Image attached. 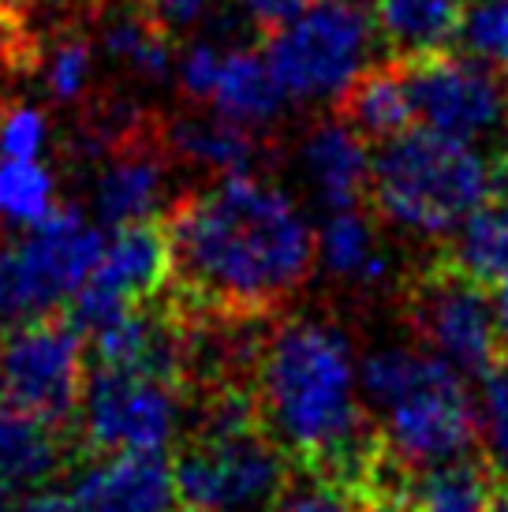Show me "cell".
<instances>
[{"label": "cell", "mask_w": 508, "mask_h": 512, "mask_svg": "<svg viewBox=\"0 0 508 512\" xmlns=\"http://www.w3.org/2000/svg\"><path fill=\"white\" fill-rule=\"evenodd\" d=\"M172 281L202 314L258 318L311 277L314 228L284 187L251 172L217 176L172 206Z\"/></svg>", "instance_id": "cell-1"}, {"label": "cell", "mask_w": 508, "mask_h": 512, "mask_svg": "<svg viewBox=\"0 0 508 512\" xmlns=\"http://www.w3.org/2000/svg\"><path fill=\"white\" fill-rule=\"evenodd\" d=\"M254 412L288 460L325 471L363 498L381 449L367 430L352 337L314 314L284 318L254 352Z\"/></svg>", "instance_id": "cell-2"}, {"label": "cell", "mask_w": 508, "mask_h": 512, "mask_svg": "<svg viewBox=\"0 0 508 512\" xmlns=\"http://www.w3.org/2000/svg\"><path fill=\"white\" fill-rule=\"evenodd\" d=\"M367 412L378 415V449L400 475L464 460L479 441V412L460 370L426 344H381L359 359Z\"/></svg>", "instance_id": "cell-3"}, {"label": "cell", "mask_w": 508, "mask_h": 512, "mask_svg": "<svg viewBox=\"0 0 508 512\" xmlns=\"http://www.w3.org/2000/svg\"><path fill=\"white\" fill-rule=\"evenodd\" d=\"M505 184V157L415 124L378 143L367 199L400 232L445 240Z\"/></svg>", "instance_id": "cell-4"}, {"label": "cell", "mask_w": 508, "mask_h": 512, "mask_svg": "<svg viewBox=\"0 0 508 512\" xmlns=\"http://www.w3.org/2000/svg\"><path fill=\"white\" fill-rule=\"evenodd\" d=\"M191 512H269L288 486V453L269 438L251 389L217 385L172 460Z\"/></svg>", "instance_id": "cell-5"}, {"label": "cell", "mask_w": 508, "mask_h": 512, "mask_svg": "<svg viewBox=\"0 0 508 512\" xmlns=\"http://www.w3.org/2000/svg\"><path fill=\"white\" fill-rule=\"evenodd\" d=\"M378 45L370 0H307L269 34L266 60L288 101L333 105L370 72Z\"/></svg>", "instance_id": "cell-6"}, {"label": "cell", "mask_w": 508, "mask_h": 512, "mask_svg": "<svg viewBox=\"0 0 508 512\" xmlns=\"http://www.w3.org/2000/svg\"><path fill=\"white\" fill-rule=\"evenodd\" d=\"M98 221L75 206H57L38 225L0 243V333L53 318L86 285L101 251Z\"/></svg>", "instance_id": "cell-7"}, {"label": "cell", "mask_w": 508, "mask_h": 512, "mask_svg": "<svg viewBox=\"0 0 508 512\" xmlns=\"http://www.w3.org/2000/svg\"><path fill=\"white\" fill-rule=\"evenodd\" d=\"M79 427L94 453H165L184 427V382L165 370L90 363Z\"/></svg>", "instance_id": "cell-8"}, {"label": "cell", "mask_w": 508, "mask_h": 512, "mask_svg": "<svg viewBox=\"0 0 508 512\" xmlns=\"http://www.w3.org/2000/svg\"><path fill=\"white\" fill-rule=\"evenodd\" d=\"M415 124L508 161V83L497 68L460 53L404 64Z\"/></svg>", "instance_id": "cell-9"}, {"label": "cell", "mask_w": 508, "mask_h": 512, "mask_svg": "<svg viewBox=\"0 0 508 512\" xmlns=\"http://www.w3.org/2000/svg\"><path fill=\"white\" fill-rule=\"evenodd\" d=\"M86 374V337L68 318H38L0 333V400L49 427L79 415Z\"/></svg>", "instance_id": "cell-10"}, {"label": "cell", "mask_w": 508, "mask_h": 512, "mask_svg": "<svg viewBox=\"0 0 508 512\" xmlns=\"http://www.w3.org/2000/svg\"><path fill=\"white\" fill-rule=\"evenodd\" d=\"M172 281V247L169 232L157 221L109 228L101 240L98 262L71 299L68 322L83 337L116 322L120 314L135 311Z\"/></svg>", "instance_id": "cell-11"}, {"label": "cell", "mask_w": 508, "mask_h": 512, "mask_svg": "<svg viewBox=\"0 0 508 512\" xmlns=\"http://www.w3.org/2000/svg\"><path fill=\"white\" fill-rule=\"evenodd\" d=\"M411 322L419 341L460 370L464 378H482L497 367L501 356V326L497 303L486 288L467 281L445 262L430 270L411 292Z\"/></svg>", "instance_id": "cell-12"}, {"label": "cell", "mask_w": 508, "mask_h": 512, "mask_svg": "<svg viewBox=\"0 0 508 512\" xmlns=\"http://www.w3.org/2000/svg\"><path fill=\"white\" fill-rule=\"evenodd\" d=\"M176 83L202 109L247 131L273 128L288 105L266 53L251 45H221L210 38L187 45L176 60Z\"/></svg>", "instance_id": "cell-13"}, {"label": "cell", "mask_w": 508, "mask_h": 512, "mask_svg": "<svg viewBox=\"0 0 508 512\" xmlns=\"http://www.w3.org/2000/svg\"><path fill=\"white\" fill-rule=\"evenodd\" d=\"M75 512H180L176 471L161 453H98L71 479Z\"/></svg>", "instance_id": "cell-14"}, {"label": "cell", "mask_w": 508, "mask_h": 512, "mask_svg": "<svg viewBox=\"0 0 508 512\" xmlns=\"http://www.w3.org/2000/svg\"><path fill=\"white\" fill-rule=\"evenodd\" d=\"M169 191V165L154 146H109L90 180V217L101 228H124L154 221Z\"/></svg>", "instance_id": "cell-15"}, {"label": "cell", "mask_w": 508, "mask_h": 512, "mask_svg": "<svg viewBox=\"0 0 508 512\" xmlns=\"http://www.w3.org/2000/svg\"><path fill=\"white\" fill-rule=\"evenodd\" d=\"M370 143L348 120H322L314 124L296 150V172L311 199L329 210H348L370 195Z\"/></svg>", "instance_id": "cell-16"}, {"label": "cell", "mask_w": 508, "mask_h": 512, "mask_svg": "<svg viewBox=\"0 0 508 512\" xmlns=\"http://www.w3.org/2000/svg\"><path fill=\"white\" fill-rule=\"evenodd\" d=\"M314 251L322 270L352 288H381L393 277V258L381 247V236L359 206L329 210L314 228Z\"/></svg>", "instance_id": "cell-17"}, {"label": "cell", "mask_w": 508, "mask_h": 512, "mask_svg": "<svg viewBox=\"0 0 508 512\" xmlns=\"http://www.w3.org/2000/svg\"><path fill=\"white\" fill-rule=\"evenodd\" d=\"M378 42L393 60L408 64L445 53L460 38L464 0H370Z\"/></svg>", "instance_id": "cell-18"}, {"label": "cell", "mask_w": 508, "mask_h": 512, "mask_svg": "<svg viewBox=\"0 0 508 512\" xmlns=\"http://www.w3.org/2000/svg\"><path fill=\"white\" fill-rule=\"evenodd\" d=\"M494 479L497 475L486 460L464 456V460H449V464L411 471V475L396 471L393 483L378 490L396 494L411 512H490L497 501Z\"/></svg>", "instance_id": "cell-19"}, {"label": "cell", "mask_w": 508, "mask_h": 512, "mask_svg": "<svg viewBox=\"0 0 508 512\" xmlns=\"http://www.w3.org/2000/svg\"><path fill=\"white\" fill-rule=\"evenodd\" d=\"M60 456L57 427L0 400V509L19 494L45 486L60 468Z\"/></svg>", "instance_id": "cell-20"}, {"label": "cell", "mask_w": 508, "mask_h": 512, "mask_svg": "<svg viewBox=\"0 0 508 512\" xmlns=\"http://www.w3.org/2000/svg\"><path fill=\"white\" fill-rule=\"evenodd\" d=\"M165 143L172 146L176 157H184V161L206 172H217V176L251 172V165L262 157L258 131L240 128V124H232V120L210 113V109L176 116L165 131Z\"/></svg>", "instance_id": "cell-21"}, {"label": "cell", "mask_w": 508, "mask_h": 512, "mask_svg": "<svg viewBox=\"0 0 508 512\" xmlns=\"http://www.w3.org/2000/svg\"><path fill=\"white\" fill-rule=\"evenodd\" d=\"M449 266L482 288H508V184L449 236Z\"/></svg>", "instance_id": "cell-22"}, {"label": "cell", "mask_w": 508, "mask_h": 512, "mask_svg": "<svg viewBox=\"0 0 508 512\" xmlns=\"http://www.w3.org/2000/svg\"><path fill=\"white\" fill-rule=\"evenodd\" d=\"M340 109H344V120L367 143H385V139H396L400 131L415 128V109H411L404 68H370L344 94Z\"/></svg>", "instance_id": "cell-23"}, {"label": "cell", "mask_w": 508, "mask_h": 512, "mask_svg": "<svg viewBox=\"0 0 508 512\" xmlns=\"http://www.w3.org/2000/svg\"><path fill=\"white\" fill-rule=\"evenodd\" d=\"M101 49L113 64L127 68L139 79H150V83L169 79L176 72L169 34L157 27L142 8H116L101 23Z\"/></svg>", "instance_id": "cell-24"}, {"label": "cell", "mask_w": 508, "mask_h": 512, "mask_svg": "<svg viewBox=\"0 0 508 512\" xmlns=\"http://www.w3.org/2000/svg\"><path fill=\"white\" fill-rule=\"evenodd\" d=\"M57 210V180L42 161L0 157V225L30 228Z\"/></svg>", "instance_id": "cell-25"}, {"label": "cell", "mask_w": 508, "mask_h": 512, "mask_svg": "<svg viewBox=\"0 0 508 512\" xmlns=\"http://www.w3.org/2000/svg\"><path fill=\"white\" fill-rule=\"evenodd\" d=\"M479 445L497 479L508 483V363H497L479 378Z\"/></svg>", "instance_id": "cell-26"}, {"label": "cell", "mask_w": 508, "mask_h": 512, "mask_svg": "<svg viewBox=\"0 0 508 512\" xmlns=\"http://www.w3.org/2000/svg\"><path fill=\"white\" fill-rule=\"evenodd\" d=\"M42 83L45 94L60 105H75L86 98L94 83V45L86 38H64L42 60Z\"/></svg>", "instance_id": "cell-27"}, {"label": "cell", "mask_w": 508, "mask_h": 512, "mask_svg": "<svg viewBox=\"0 0 508 512\" xmlns=\"http://www.w3.org/2000/svg\"><path fill=\"white\" fill-rule=\"evenodd\" d=\"M467 57L490 64L497 72L508 68V0H475L464 8L460 38Z\"/></svg>", "instance_id": "cell-28"}, {"label": "cell", "mask_w": 508, "mask_h": 512, "mask_svg": "<svg viewBox=\"0 0 508 512\" xmlns=\"http://www.w3.org/2000/svg\"><path fill=\"white\" fill-rule=\"evenodd\" d=\"M359 494H355L348 483H340L325 471H307L303 475H292L284 494L277 498V505L269 512H352Z\"/></svg>", "instance_id": "cell-29"}, {"label": "cell", "mask_w": 508, "mask_h": 512, "mask_svg": "<svg viewBox=\"0 0 508 512\" xmlns=\"http://www.w3.org/2000/svg\"><path fill=\"white\" fill-rule=\"evenodd\" d=\"M49 146V120L38 105H12L0 113V157L42 161Z\"/></svg>", "instance_id": "cell-30"}, {"label": "cell", "mask_w": 508, "mask_h": 512, "mask_svg": "<svg viewBox=\"0 0 508 512\" xmlns=\"http://www.w3.org/2000/svg\"><path fill=\"white\" fill-rule=\"evenodd\" d=\"M221 0H142V12L154 19L165 34H187L210 23Z\"/></svg>", "instance_id": "cell-31"}, {"label": "cell", "mask_w": 508, "mask_h": 512, "mask_svg": "<svg viewBox=\"0 0 508 512\" xmlns=\"http://www.w3.org/2000/svg\"><path fill=\"white\" fill-rule=\"evenodd\" d=\"M236 8H240V15H247L254 27H262V30H273L284 27L292 15L307 4V0H232Z\"/></svg>", "instance_id": "cell-32"}, {"label": "cell", "mask_w": 508, "mask_h": 512, "mask_svg": "<svg viewBox=\"0 0 508 512\" xmlns=\"http://www.w3.org/2000/svg\"><path fill=\"white\" fill-rule=\"evenodd\" d=\"M0 512H75V509H71L68 494L49 490V486H38V490H27V494L12 498Z\"/></svg>", "instance_id": "cell-33"}, {"label": "cell", "mask_w": 508, "mask_h": 512, "mask_svg": "<svg viewBox=\"0 0 508 512\" xmlns=\"http://www.w3.org/2000/svg\"><path fill=\"white\" fill-rule=\"evenodd\" d=\"M352 512H411V509L396 494H389V490H370V494H363V498L355 501Z\"/></svg>", "instance_id": "cell-34"}, {"label": "cell", "mask_w": 508, "mask_h": 512, "mask_svg": "<svg viewBox=\"0 0 508 512\" xmlns=\"http://www.w3.org/2000/svg\"><path fill=\"white\" fill-rule=\"evenodd\" d=\"M497 326H501V352L508 356V288H497Z\"/></svg>", "instance_id": "cell-35"}, {"label": "cell", "mask_w": 508, "mask_h": 512, "mask_svg": "<svg viewBox=\"0 0 508 512\" xmlns=\"http://www.w3.org/2000/svg\"><path fill=\"white\" fill-rule=\"evenodd\" d=\"M490 512H508V490H501V494H497L494 509H490Z\"/></svg>", "instance_id": "cell-36"}]
</instances>
